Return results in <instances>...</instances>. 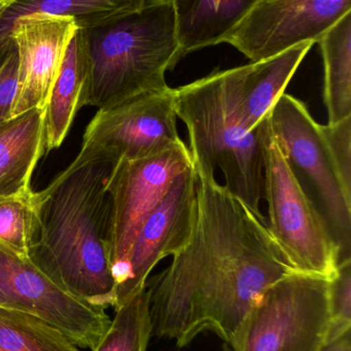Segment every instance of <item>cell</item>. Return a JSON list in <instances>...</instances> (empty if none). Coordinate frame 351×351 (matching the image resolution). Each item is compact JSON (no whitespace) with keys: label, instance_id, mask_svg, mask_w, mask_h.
<instances>
[{"label":"cell","instance_id":"cell-5","mask_svg":"<svg viewBox=\"0 0 351 351\" xmlns=\"http://www.w3.org/2000/svg\"><path fill=\"white\" fill-rule=\"evenodd\" d=\"M268 117L259 125L268 231L293 271L331 280L339 265V250L325 219L282 154Z\"/></svg>","mask_w":351,"mask_h":351},{"label":"cell","instance_id":"cell-18","mask_svg":"<svg viewBox=\"0 0 351 351\" xmlns=\"http://www.w3.org/2000/svg\"><path fill=\"white\" fill-rule=\"evenodd\" d=\"M159 0H14L0 12V43L12 34L23 19L58 16L84 29L109 16L150 5Z\"/></svg>","mask_w":351,"mask_h":351},{"label":"cell","instance_id":"cell-7","mask_svg":"<svg viewBox=\"0 0 351 351\" xmlns=\"http://www.w3.org/2000/svg\"><path fill=\"white\" fill-rule=\"evenodd\" d=\"M268 119L293 170L301 173L317 194V210L339 250V264L351 259V191L338 173L321 123L302 101L286 93L276 101Z\"/></svg>","mask_w":351,"mask_h":351},{"label":"cell","instance_id":"cell-20","mask_svg":"<svg viewBox=\"0 0 351 351\" xmlns=\"http://www.w3.org/2000/svg\"><path fill=\"white\" fill-rule=\"evenodd\" d=\"M0 351H82L69 337L35 315L0 307Z\"/></svg>","mask_w":351,"mask_h":351},{"label":"cell","instance_id":"cell-15","mask_svg":"<svg viewBox=\"0 0 351 351\" xmlns=\"http://www.w3.org/2000/svg\"><path fill=\"white\" fill-rule=\"evenodd\" d=\"M89 61L82 29L76 27L66 47L45 106V152L63 143L78 110L87 105Z\"/></svg>","mask_w":351,"mask_h":351},{"label":"cell","instance_id":"cell-19","mask_svg":"<svg viewBox=\"0 0 351 351\" xmlns=\"http://www.w3.org/2000/svg\"><path fill=\"white\" fill-rule=\"evenodd\" d=\"M324 62V101L329 123L351 117V12L317 41Z\"/></svg>","mask_w":351,"mask_h":351},{"label":"cell","instance_id":"cell-8","mask_svg":"<svg viewBox=\"0 0 351 351\" xmlns=\"http://www.w3.org/2000/svg\"><path fill=\"white\" fill-rule=\"evenodd\" d=\"M193 166L183 140L148 158L115 165L107 182L113 200L111 264L117 290L126 278L134 241L179 175Z\"/></svg>","mask_w":351,"mask_h":351},{"label":"cell","instance_id":"cell-21","mask_svg":"<svg viewBox=\"0 0 351 351\" xmlns=\"http://www.w3.org/2000/svg\"><path fill=\"white\" fill-rule=\"evenodd\" d=\"M115 311L104 335L90 351H148L154 328L146 287Z\"/></svg>","mask_w":351,"mask_h":351},{"label":"cell","instance_id":"cell-11","mask_svg":"<svg viewBox=\"0 0 351 351\" xmlns=\"http://www.w3.org/2000/svg\"><path fill=\"white\" fill-rule=\"evenodd\" d=\"M348 12L351 0H260L225 43L257 63L317 43Z\"/></svg>","mask_w":351,"mask_h":351},{"label":"cell","instance_id":"cell-2","mask_svg":"<svg viewBox=\"0 0 351 351\" xmlns=\"http://www.w3.org/2000/svg\"><path fill=\"white\" fill-rule=\"evenodd\" d=\"M115 165L80 150L73 162L35 192L32 261L72 296L115 307L111 264L113 200L107 182Z\"/></svg>","mask_w":351,"mask_h":351},{"label":"cell","instance_id":"cell-9","mask_svg":"<svg viewBox=\"0 0 351 351\" xmlns=\"http://www.w3.org/2000/svg\"><path fill=\"white\" fill-rule=\"evenodd\" d=\"M0 307L35 315L63 332L78 348L92 350L111 317L104 308L72 296L30 257L0 247Z\"/></svg>","mask_w":351,"mask_h":351},{"label":"cell","instance_id":"cell-1","mask_svg":"<svg viewBox=\"0 0 351 351\" xmlns=\"http://www.w3.org/2000/svg\"><path fill=\"white\" fill-rule=\"evenodd\" d=\"M193 167L197 224L170 265L146 280L152 328L179 348L206 332L231 346L262 293L295 271L267 225L218 183L216 173Z\"/></svg>","mask_w":351,"mask_h":351},{"label":"cell","instance_id":"cell-27","mask_svg":"<svg viewBox=\"0 0 351 351\" xmlns=\"http://www.w3.org/2000/svg\"><path fill=\"white\" fill-rule=\"evenodd\" d=\"M223 351H234V350H233V348H231V346H229L228 343H226V342H224V344H223Z\"/></svg>","mask_w":351,"mask_h":351},{"label":"cell","instance_id":"cell-17","mask_svg":"<svg viewBox=\"0 0 351 351\" xmlns=\"http://www.w3.org/2000/svg\"><path fill=\"white\" fill-rule=\"evenodd\" d=\"M179 55L225 43L260 0H170Z\"/></svg>","mask_w":351,"mask_h":351},{"label":"cell","instance_id":"cell-25","mask_svg":"<svg viewBox=\"0 0 351 351\" xmlns=\"http://www.w3.org/2000/svg\"><path fill=\"white\" fill-rule=\"evenodd\" d=\"M324 138L344 185L351 191V117L321 125Z\"/></svg>","mask_w":351,"mask_h":351},{"label":"cell","instance_id":"cell-4","mask_svg":"<svg viewBox=\"0 0 351 351\" xmlns=\"http://www.w3.org/2000/svg\"><path fill=\"white\" fill-rule=\"evenodd\" d=\"M175 112L189 132L195 166L224 175L225 187L267 225L264 199V158L256 131L237 117L231 93V69L174 88Z\"/></svg>","mask_w":351,"mask_h":351},{"label":"cell","instance_id":"cell-28","mask_svg":"<svg viewBox=\"0 0 351 351\" xmlns=\"http://www.w3.org/2000/svg\"><path fill=\"white\" fill-rule=\"evenodd\" d=\"M8 4V1L6 0H0V12H1L2 8Z\"/></svg>","mask_w":351,"mask_h":351},{"label":"cell","instance_id":"cell-22","mask_svg":"<svg viewBox=\"0 0 351 351\" xmlns=\"http://www.w3.org/2000/svg\"><path fill=\"white\" fill-rule=\"evenodd\" d=\"M36 231L35 192L0 197V247L30 257Z\"/></svg>","mask_w":351,"mask_h":351},{"label":"cell","instance_id":"cell-3","mask_svg":"<svg viewBox=\"0 0 351 351\" xmlns=\"http://www.w3.org/2000/svg\"><path fill=\"white\" fill-rule=\"evenodd\" d=\"M82 31L89 106L109 108L170 88L165 74L181 59L170 0L115 14Z\"/></svg>","mask_w":351,"mask_h":351},{"label":"cell","instance_id":"cell-29","mask_svg":"<svg viewBox=\"0 0 351 351\" xmlns=\"http://www.w3.org/2000/svg\"><path fill=\"white\" fill-rule=\"evenodd\" d=\"M6 1H8V2L14 1V0H6Z\"/></svg>","mask_w":351,"mask_h":351},{"label":"cell","instance_id":"cell-13","mask_svg":"<svg viewBox=\"0 0 351 351\" xmlns=\"http://www.w3.org/2000/svg\"><path fill=\"white\" fill-rule=\"evenodd\" d=\"M76 28L71 19L29 16L12 36L20 55L18 88L10 119L31 109H45L66 47Z\"/></svg>","mask_w":351,"mask_h":351},{"label":"cell","instance_id":"cell-14","mask_svg":"<svg viewBox=\"0 0 351 351\" xmlns=\"http://www.w3.org/2000/svg\"><path fill=\"white\" fill-rule=\"evenodd\" d=\"M315 43L297 45L264 61L231 69V93L237 117L256 131L269 115Z\"/></svg>","mask_w":351,"mask_h":351},{"label":"cell","instance_id":"cell-23","mask_svg":"<svg viewBox=\"0 0 351 351\" xmlns=\"http://www.w3.org/2000/svg\"><path fill=\"white\" fill-rule=\"evenodd\" d=\"M329 299L331 322L326 342L351 330V259L340 263L330 280Z\"/></svg>","mask_w":351,"mask_h":351},{"label":"cell","instance_id":"cell-26","mask_svg":"<svg viewBox=\"0 0 351 351\" xmlns=\"http://www.w3.org/2000/svg\"><path fill=\"white\" fill-rule=\"evenodd\" d=\"M319 351H351V330L326 342Z\"/></svg>","mask_w":351,"mask_h":351},{"label":"cell","instance_id":"cell-10","mask_svg":"<svg viewBox=\"0 0 351 351\" xmlns=\"http://www.w3.org/2000/svg\"><path fill=\"white\" fill-rule=\"evenodd\" d=\"M174 88L150 93L98 109L82 137L80 150L115 165L148 158L181 141Z\"/></svg>","mask_w":351,"mask_h":351},{"label":"cell","instance_id":"cell-16","mask_svg":"<svg viewBox=\"0 0 351 351\" xmlns=\"http://www.w3.org/2000/svg\"><path fill=\"white\" fill-rule=\"evenodd\" d=\"M45 109H31L0 125V197L31 190L45 152Z\"/></svg>","mask_w":351,"mask_h":351},{"label":"cell","instance_id":"cell-12","mask_svg":"<svg viewBox=\"0 0 351 351\" xmlns=\"http://www.w3.org/2000/svg\"><path fill=\"white\" fill-rule=\"evenodd\" d=\"M197 185L192 166L177 178L168 193L144 221L132 247L126 278L117 288L113 308L144 290L150 272L161 260L174 256L189 245L197 224Z\"/></svg>","mask_w":351,"mask_h":351},{"label":"cell","instance_id":"cell-6","mask_svg":"<svg viewBox=\"0 0 351 351\" xmlns=\"http://www.w3.org/2000/svg\"><path fill=\"white\" fill-rule=\"evenodd\" d=\"M330 280L290 272L270 285L243 319L234 351H319L330 322ZM230 346V344H229Z\"/></svg>","mask_w":351,"mask_h":351},{"label":"cell","instance_id":"cell-24","mask_svg":"<svg viewBox=\"0 0 351 351\" xmlns=\"http://www.w3.org/2000/svg\"><path fill=\"white\" fill-rule=\"evenodd\" d=\"M19 66L18 45L10 35L0 43V125L12 114L18 88Z\"/></svg>","mask_w":351,"mask_h":351}]
</instances>
